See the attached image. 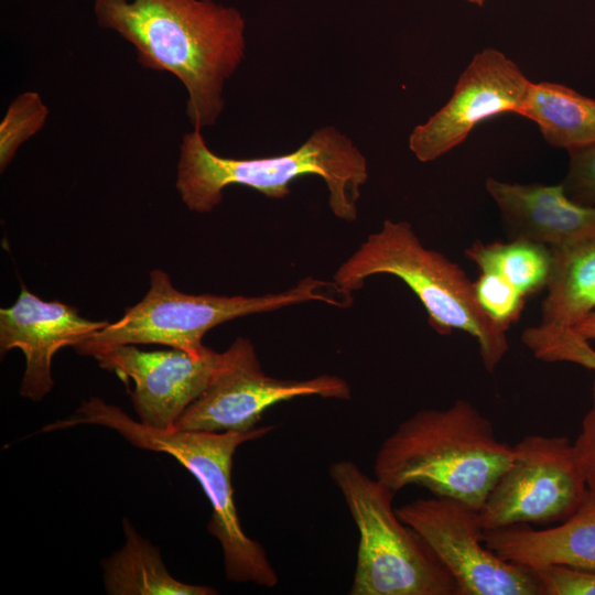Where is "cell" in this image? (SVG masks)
I'll use <instances>...</instances> for the list:
<instances>
[{
    "mask_svg": "<svg viewBox=\"0 0 595 595\" xmlns=\"http://www.w3.org/2000/svg\"><path fill=\"white\" fill-rule=\"evenodd\" d=\"M474 290L480 309L498 325L509 329L520 318L527 298L500 275L479 272Z\"/></svg>",
    "mask_w": 595,
    "mask_h": 595,
    "instance_id": "22",
    "label": "cell"
},
{
    "mask_svg": "<svg viewBox=\"0 0 595 595\" xmlns=\"http://www.w3.org/2000/svg\"><path fill=\"white\" fill-rule=\"evenodd\" d=\"M396 512L428 542L455 580L458 595H541L530 567L486 545L479 509L432 496L409 501Z\"/></svg>",
    "mask_w": 595,
    "mask_h": 595,
    "instance_id": "9",
    "label": "cell"
},
{
    "mask_svg": "<svg viewBox=\"0 0 595 595\" xmlns=\"http://www.w3.org/2000/svg\"><path fill=\"white\" fill-rule=\"evenodd\" d=\"M465 257L479 272L500 275L527 299L545 290L552 268L551 248L523 239L475 241L465 249Z\"/></svg>",
    "mask_w": 595,
    "mask_h": 595,
    "instance_id": "19",
    "label": "cell"
},
{
    "mask_svg": "<svg viewBox=\"0 0 595 595\" xmlns=\"http://www.w3.org/2000/svg\"><path fill=\"white\" fill-rule=\"evenodd\" d=\"M512 457L513 445L498 439L493 422L457 399L399 423L379 446L374 474L397 493L420 486L480 509Z\"/></svg>",
    "mask_w": 595,
    "mask_h": 595,
    "instance_id": "2",
    "label": "cell"
},
{
    "mask_svg": "<svg viewBox=\"0 0 595 595\" xmlns=\"http://www.w3.org/2000/svg\"><path fill=\"white\" fill-rule=\"evenodd\" d=\"M522 343L545 363H571L595 372V349L571 328L532 326L523 331Z\"/></svg>",
    "mask_w": 595,
    "mask_h": 595,
    "instance_id": "21",
    "label": "cell"
},
{
    "mask_svg": "<svg viewBox=\"0 0 595 595\" xmlns=\"http://www.w3.org/2000/svg\"><path fill=\"white\" fill-rule=\"evenodd\" d=\"M107 324L87 320L63 302L44 301L21 283L15 302L0 310L1 354L18 348L25 357L20 394L41 401L54 385V355L64 347H75Z\"/></svg>",
    "mask_w": 595,
    "mask_h": 595,
    "instance_id": "13",
    "label": "cell"
},
{
    "mask_svg": "<svg viewBox=\"0 0 595 595\" xmlns=\"http://www.w3.org/2000/svg\"><path fill=\"white\" fill-rule=\"evenodd\" d=\"M91 357L133 388L129 394L139 421L173 429L182 414L210 386L225 361V351L207 348L201 356L181 349L142 350L137 345L101 349Z\"/></svg>",
    "mask_w": 595,
    "mask_h": 595,
    "instance_id": "11",
    "label": "cell"
},
{
    "mask_svg": "<svg viewBox=\"0 0 595 595\" xmlns=\"http://www.w3.org/2000/svg\"><path fill=\"white\" fill-rule=\"evenodd\" d=\"M484 541L502 559L530 569L565 565L595 570V491L587 489L577 510L553 528L513 524L486 529Z\"/></svg>",
    "mask_w": 595,
    "mask_h": 595,
    "instance_id": "15",
    "label": "cell"
},
{
    "mask_svg": "<svg viewBox=\"0 0 595 595\" xmlns=\"http://www.w3.org/2000/svg\"><path fill=\"white\" fill-rule=\"evenodd\" d=\"M375 274L403 281L424 306L430 326L440 335L461 331L478 344L484 368L494 372L509 349L507 331L480 309L474 281L455 262L423 246L407 221L386 219L335 272L345 293L363 288Z\"/></svg>",
    "mask_w": 595,
    "mask_h": 595,
    "instance_id": "5",
    "label": "cell"
},
{
    "mask_svg": "<svg viewBox=\"0 0 595 595\" xmlns=\"http://www.w3.org/2000/svg\"><path fill=\"white\" fill-rule=\"evenodd\" d=\"M531 82L502 52L484 48L459 75L448 101L409 138L421 162L439 159L461 144L482 121L522 107Z\"/></svg>",
    "mask_w": 595,
    "mask_h": 595,
    "instance_id": "12",
    "label": "cell"
},
{
    "mask_svg": "<svg viewBox=\"0 0 595 595\" xmlns=\"http://www.w3.org/2000/svg\"><path fill=\"white\" fill-rule=\"evenodd\" d=\"M467 1H469L470 3L477 4L479 7L483 6L485 2V0H467Z\"/></svg>",
    "mask_w": 595,
    "mask_h": 595,
    "instance_id": "27",
    "label": "cell"
},
{
    "mask_svg": "<svg viewBox=\"0 0 595 595\" xmlns=\"http://www.w3.org/2000/svg\"><path fill=\"white\" fill-rule=\"evenodd\" d=\"M207 390L182 414L175 429L203 432L249 431L270 407L299 397L349 400L351 389L339 376L281 379L261 368L253 344L238 337Z\"/></svg>",
    "mask_w": 595,
    "mask_h": 595,
    "instance_id": "10",
    "label": "cell"
},
{
    "mask_svg": "<svg viewBox=\"0 0 595 595\" xmlns=\"http://www.w3.org/2000/svg\"><path fill=\"white\" fill-rule=\"evenodd\" d=\"M328 472L359 533L350 595H458L428 542L397 515V491L348 459Z\"/></svg>",
    "mask_w": 595,
    "mask_h": 595,
    "instance_id": "7",
    "label": "cell"
},
{
    "mask_svg": "<svg viewBox=\"0 0 595 595\" xmlns=\"http://www.w3.org/2000/svg\"><path fill=\"white\" fill-rule=\"evenodd\" d=\"M587 485L566 436L530 434L513 445V457L479 509L483 526L551 524L570 518Z\"/></svg>",
    "mask_w": 595,
    "mask_h": 595,
    "instance_id": "8",
    "label": "cell"
},
{
    "mask_svg": "<svg viewBox=\"0 0 595 595\" xmlns=\"http://www.w3.org/2000/svg\"><path fill=\"white\" fill-rule=\"evenodd\" d=\"M541 595H595V570L565 565L531 569Z\"/></svg>",
    "mask_w": 595,
    "mask_h": 595,
    "instance_id": "24",
    "label": "cell"
},
{
    "mask_svg": "<svg viewBox=\"0 0 595 595\" xmlns=\"http://www.w3.org/2000/svg\"><path fill=\"white\" fill-rule=\"evenodd\" d=\"M569 169L560 183L565 195L582 206H595V143L569 151Z\"/></svg>",
    "mask_w": 595,
    "mask_h": 595,
    "instance_id": "23",
    "label": "cell"
},
{
    "mask_svg": "<svg viewBox=\"0 0 595 595\" xmlns=\"http://www.w3.org/2000/svg\"><path fill=\"white\" fill-rule=\"evenodd\" d=\"M125 543L102 561L109 595H215L209 586L182 582L167 571L158 547L123 520Z\"/></svg>",
    "mask_w": 595,
    "mask_h": 595,
    "instance_id": "16",
    "label": "cell"
},
{
    "mask_svg": "<svg viewBox=\"0 0 595 595\" xmlns=\"http://www.w3.org/2000/svg\"><path fill=\"white\" fill-rule=\"evenodd\" d=\"M573 445L587 488L595 491V378L592 385V404L582 420Z\"/></svg>",
    "mask_w": 595,
    "mask_h": 595,
    "instance_id": "25",
    "label": "cell"
},
{
    "mask_svg": "<svg viewBox=\"0 0 595 595\" xmlns=\"http://www.w3.org/2000/svg\"><path fill=\"white\" fill-rule=\"evenodd\" d=\"M518 115L536 122L551 147L569 152L595 143V99L565 85L531 82Z\"/></svg>",
    "mask_w": 595,
    "mask_h": 595,
    "instance_id": "18",
    "label": "cell"
},
{
    "mask_svg": "<svg viewBox=\"0 0 595 595\" xmlns=\"http://www.w3.org/2000/svg\"><path fill=\"white\" fill-rule=\"evenodd\" d=\"M97 24L132 45L138 63L174 75L187 93L193 129L214 126L225 82L246 54V21L214 0H94Z\"/></svg>",
    "mask_w": 595,
    "mask_h": 595,
    "instance_id": "1",
    "label": "cell"
},
{
    "mask_svg": "<svg viewBox=\"0 0 595 595\" xmlns=\"http://www.w3.org/2000/svg\"><path fill=\"white\" fill-rule=\"evenodd\" d=\"M305 175L322 177L328 205L345 221L357 218L360 188L368 180L367 161L353 141L334 127L320 128L295 151L275 156L232 159L214 153L201 130L185 133L180 144L176 190L192 212L208 213L229 185H244L269 198L290 194Z\"/></svg>",
    "mask_w": 595,
    "mask_h": 595,
    "instance_id": "4",
    "label": "cell"
},
{
    "mask_svg": "<svg viewBox=\"0 0 595 595\" xmlns=\"http://www.w3.org/2000/svg\"><path fill=\"white\" fill-rule=\"evenodd\" d=\"M485 188L497 206L508 239L550 248L595 239V206L574 203L561 184H521L487 177Z\"/></svg>",
    "mask_w": 595,
    "mask_h": 595,
    "instance_id": "14",
    "label": "cell"
},
{
    "mask_svg": "<svg viewBox=\"0 0 595 595\" xmlns=\"http://www.w3.org/2000/svg\"><path fill=\"white\" fill-rule=\"evenodd\" d=\"M48 109L35 91L17 96L9 105L0 125V171L13 160L22 143L36 134L45 125Z\"/></svg>",
    "mask_w": 595,
    "mask_h": 595,
    "instance_id": "20",
    "label": "cell"
},
{
    "mask_svg": "<svg viewBox=\"0 0 595 595\" xmlns=\"http://www.w3.org/2000/svg\"><path fill=\"white\" fill-rule=\"evenodd\" d=\"M551 251L540 325L571 328L595 311V239Z\"/></svg>",
    "mask_w": 595,
    "mask_h": 595,
    "instance_id": "17",
    "label": "cell"
},
{
    "mask_svg": "<svg viewBox=\"0 0 595 595\" xmlns=\"http://www.w3.org/2000/svg\"><path fill=\"white\" fill-rule=\"evenodd\" d=\"M311 301L347 307L351 296L334 281L313 278L302 279L286 291L259 296L186 294L173 285L165 271L155 269L140 302L74 348L80 355L93 356L119 345L156 344L201 356L208 348L203 337L212 328L237 317Z\"/></svg>",
    "mask_w": 595,
    "mask_h": 595,
    "instance_id": "6",
    "label": "cell"
},
{
    "mask_svg": "<svg viewBox=\"0 0 595 595\" xmlns=\"http://www.w3.org/2000/svg\"><path fill=\"white\" fill-rule=\"evenodd\" d=\"M82 424L113 430L130 444L175 458L199 483L212 505L207 531L218 540L225 576L234 583L274 587L279 576L262 544L244 530L238 516L231 472L237 448L259 440L275 429L258 425L249 431L203 432L178 429L160 430L133 420L119 407L90 397L67 419L48 424L56 432Z\"/></svg>",
    "mask_w": 595,
    "mask_h": 595,
    "instance_id": "3",
    "label": "cell"
},
{
    "mask_svg": "<svg viewBox=\"0 0 595 595\" xmlns=\"http://www.w3.org/2000/svg\"><path fill=\"white\" fill-rule=\"evenodd\" d=\"M571 329L585 340L595 339V311L577 322Z\"/></svg>",
    "mask_w": 595,
    "mask_h": 595,
    "instance_id": "26",
    "label": "cell"
}]
</instances>
